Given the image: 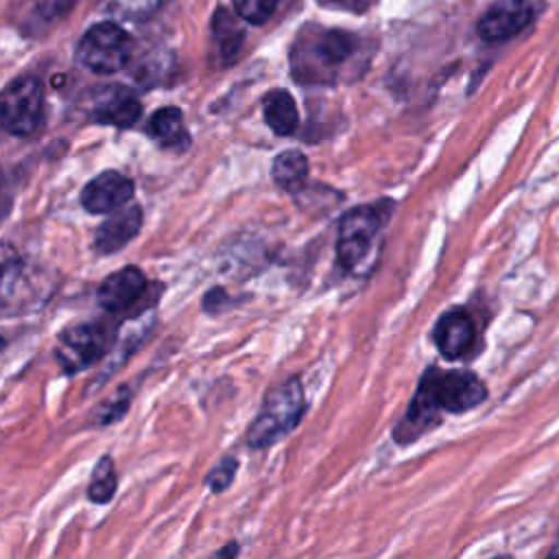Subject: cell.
Masks as SVG:
<instances>
[{"label":"cell","instance_id":"obj_9","mask_svg":"<svg viewBox=\"0 0 559 559\" xmlns=\"http://www.w3.org/2000/svg\"><path fill=\"white\" fill-rule=\"evenodd\" d=\"M533 0H496L476 24L480 39L496 44L520 35L535 20Z\"/></svg>","mask_w":559,"mask_h":559},{"label":"cell","instance_id":"obj_22","mask_svg":"<svg viewBox=\"0 0 559 559\" xmlns=\"http://www.w3.org/2000/svg\"><path fill=\"white\" fill-rule=\"evenodd\" d=\"M236 467H238V461L236 459H223L214 472H210L207 476V483L214 491H223L231 480H234V474H236Z\"/></svg>","mask_w":559,"mask_h":559},{"label":"cell","instance_id":"obj_11","mask_svg":"<svg viewBox=\"0 0 559 559\" xmlns=\"http://www.w3.org/2000/svg\"><path fill=\"white\" fill-rule=\"evenodd\" d=\"M90 114L96 122L129 129L138 122L142 105L131 90L122 85H105L94 94Z\"/></svg>","mask_w":559,"mask_h":559},{"label":"cell","instance_id":"obj_24","mask_svg":"<svg viewBox=\"0 0 559 559\" xmlns=\"http://www.w3.org/2000/svg\"><path fill=\"white\" fill-rule=\"evenodd\" d=\"M238 548L236 546H229V548H221L216 555H234Z\"/></svg>","mask_w":559,"mask_h":559},{"label":"cell","instance_id":"obj_2","mask_svg":"<svg viewBox=\"0 0 559 559\" xmlns=\"http://www.w3.org/2000/svg\"><path fill=\"white\" fill-rule=\"evenodd\" d=\"M304 408V389L297 378L271 389L262 402L260 413L247 428V443L251 448H266L286 437L299 424Z\"/></svg>","mask_w":559,"mask_h":559},{"label":"cell","instance_id":"obj_1","mask_svg":"<svg viewBox=\"0 0 559 559\" xmlns=\"http://www.w3.org/2000/svg\"><path fill=\"white\" fill-rule=\"evenodd\" d=\"M293 76L301 83H338L365 66V41L341 28L308 26L295 39Z\"/></svg>","mask_w":559,"mask_h":559},{"label":"cell","instance_id":"obj_12","mask_svg":"<svg viewBox=\"0 0 559 559\" xmlns=\"http://www.w3.org/2000/svg\"><path fill=\"white\" fill-rule=\"evenodd\" d=\"M476 341V328L465 310L445 312L435 325V343L439 352L450 358H463Z\"/></svg>","mask_w":559,"mask_h":559},{"label":"cell","instance_id":"obj_6","mask_svg":"<svg viewBox=\"0 0 559 559\" xmlns=\"http://www.w3.org/2000/svg\"><path fill=\"white\" fill-rule=\"evenodd\" d=\"M2 127L11 135H31L44 118V85L37 76L13 79L0 98Z\"/></svg>","mask_w":559,"mask_h":559},{"label":"cell","instance_id":"obj_5","mask_svg":"<svg viewBox=\"0 0 559 559\" xmlns=\"http://www.w3.org/2000/svg\"><path fill=\"white\" fill-rule=\"evenodd\" d=\"M133 55L131 35L114 22L94 24L76 46V59L96 74H114L122 70Z\"/></svg>","mask_w":559,"mask_h":559},{"label":"cell","instance_id":"obj_18","mask_svg":"<svg viewBox=\"0 0 559 559\" xmlns=\"http://www.w3.org/2000/svg\"><path fill=\"white\" fill-rule=\"evenodd\" d=\"M212 35L218 46V52L223 59L231 61L234 55L240 50V44L245 39V31L238 26L236 17L227 13L225 9H218L212 17Z\"/></svg>","mask_w":559,"mask_h":559},{"label":"cell","instance_id":"obj_16","mask_svg":"<svg viewBox=\"0 0 559 559\" xmlns=\"http://www.w3.org/2000/svg\"><path fill=\"white\" fill-rule=\"evenodd\" d=\"M148 133L166 148L181 151L190 144V135L183 124V116L177 107H162L151 116Z\"/></svg>","mask_w":559,"mask_h":559},{"label":"cell","instance_id":"obj_14","mask_svg":"<svg viewBox=\"0 0 559 559\" xmlns=\"http://www.w3.org/2000/svg\"><path fill=\"white\" fill-rule=\"evenodd\" d=\"M140 227H142L140 205L120 207L96 229L94 249L98 253H114V251L122 249L129 240H133L138 236Z\"/></svg>","mask_w":559,"mask_h":559},{"label":"cell","instance_id":"obj_19","mask_svg":"<svg viewBox=\"0 0 559 559\" xmlns=\"http://www.w3.org/2000/svg\"><path fill=\"white\" fill-rule=\"evenodd\" d=\"M116 487H118V476H116V467H114V461L109 456H100L94 472H92V478H90V485H87V496L92 502H109L116 493Z\"/></svg>","mask_w":559,"mask_h":559},{"label":"cell","instance_id":"obj_23","mask_svg":"<svg viewBox=\"0 0 559 559\" xmlns=\"http://www.w3.org/2000/svg\"><path fill=\"white\" fill-rule=\"evenodd\" d=\"M76 0H37V11L44 20H57L66 15Z\"/></svg>","mask_w":559,"mask_h":559},{"label":"cell","instance_id":"obj_4","mask_svg":"<svg viewBox=\"0 0 559 559\" xmlns=\"http://www.w3.org/2000/svg\"><path fill=\"white\" fill-rule=\"evenodd\" d=\"M116 323L111 319H96L87 323H79L66 330L59 336L55 358L63 367L66 373H76L96 360H100L114 338H116Z\"/></svg>","mask_w":559,"mask_h":559},{"label":"cell","instance_id":"obj_13","mask_svg":"<svg viewBox=\"0 0 559 559\" xmlns=\"http://www.w3.org/2000/svg\"><path fill=\"white\" fill-rule=\"evenodd\" d=\"M441 406L435 400V393L430 389V382L421 376L417 393L406 411V417L395 428V441H413L426 430H430L435 424H439Z\"/></svg>","mask_w":559,"mask_h":559},{"label":"cell","instance_id":"obj_3","mask_svg":"<svg viewBox=\"0 0 559 559\" xmlns=\"http://www.w3.org/2000/svg\"><path fill=\"white\" fill-rule=\"evenodd\" d=\"M386 223L382 205H360L349 210L338 225L336 258L352 273H365V264Z\"/></svg>","mask_w":559,"mask_h":559},{"label":"cell","instance_id":"obj_20","mask_svg":"<svg viewBox=\"0 0 559 559\" xmlns=\"http://www.w3.org/2000/svg\"><path fill=\"white\" fill-rule=\"evenodd\" d=\"M162 0H103V11L122 20H144L159 9Z\"/></svg>","mask_w":559,"mask_h":559},{"label":"cell","instance_id":"obj_15","mask_svg":"<svg viewBox=\"0 0 559 559\" xmlns=\"http://www.w3.org/2000/svg\"><path fill=\"white\" fill-rule=\"evenodd\" d=\"M262 111L266 124L277 135H293L299 127V111L293 96L286 90H273L262 98Z\"/></svg>","mask_w":559,"mask_h":559},{"label":"cell","instance_id":"obj_21","mask_svg":"<svg viewBox=\"0 0 559 559\" xmlns=\"http://www.w3.org/2000/svg\"><path fill=\"white\" fill-rule=\"evenodd\" d=\"M236 13L249 24H262L271 17L280 0H231Z\"/></svg>","mask_w":559,"mask_h":559},{"label":"cell","instance_id":"obj_7","mask_svg":"<svg viewBox=\"0 0 559 559\" xmlns=\"http://www.w3.org/2000/svg\"><path fill=\"white\" fill-rule=\"evenodd\" d=\"M98 304L116 317H131L144 310L153 297L146 275L138 266H124L111 275H107L98 290Z\"/></svg>","mask_w":559,"mask_h":559},{"label":"cell","instance_id":"obj_10","mask_svg":"<svg viewBox=\"0 0 559 559\" xmlns=\"http://www.w3.org/2000/svg\"><path fill=\"white\" fill-rule=\"evenodd\" d=\"M133 197V181L118 173L105 170L85 183L81 190V205L90 214H109L120 210Z\"/></svg>","mask_w":559,"mask_h":559},{"label":"cell","instance_id":"obj_8","mask_svg":"<svg viewBox=\"0 0 559 559\" xmlns=\"http://www.w3.org/2000/svg\"><path fill=\"white\" fill-rule=\"evenodd\" d=\"M424 378L430 382V389L435 393L437 404L441 411L448 413H465L476 408L487 397L485 382L465 369H452V371H439L430 367Z\"/></svg>","mask_w":559,"mask_h":559},{"label":"cell","instance_id":"obj_17","mask_svg":"<svg viewBox=\"0 0 559 559\" xmlns=\"http://www.w3.org/2000/svg\"><path fill=\"white\" fill-rule=\"evenodd\" d=\"M271 177L275 186H280L286 192H297L308 179V159L301 151L288 148L275 155L271 166Z\"/></svg>","mask_w":559,"mask_h":559}]
</instances>
